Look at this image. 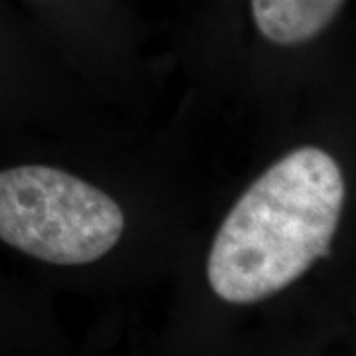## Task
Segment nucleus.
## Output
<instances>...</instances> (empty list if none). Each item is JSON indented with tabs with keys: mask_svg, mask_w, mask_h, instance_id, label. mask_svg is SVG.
<instances>
[{
	"mask_svg": "<svg viewBox=\"0 0 356 356\" xmlns=\"http://www.w3.org/2000/svg\"><path fill=\"white\" fill-rule=\"evenodd\" d=\"M125 216L113 198L51 166L0 172V240L54 266H86L109 254Z\"/></svg>",
	"mask_w": 356,
	"mask_h": 356,
	"instance_id": "2",
	"label": "nucleus"
},
{
	"mask_svg": "<svg viewBox=\"0 0 356 356\" xmlns=\"http://www.w3.org/2000/svg\"><path fill=\"white\" fill-rule=\"evenodd\" d=\"M344 0H252L255 26L275 44L315 38L341 10Z\"/></svg>",
	"mask_w": 356,
	"mask_h": 356,
	"instance_id": "3",
	"label": "nucleus"
},
{
	"mask_svg": "<svg viewBox=\"0 0 356 356\" xmlns=\"http://www.w3.org/2000/svg\"><path fill=\"white\" fill-rule=\"evenodd\" d=\"M341 166L318 147L285 154L245 191L218 229L208 281L232 305L283 291L331 252L344 206Z\"/></svg>",
	"mask_w": 356,
	"mask_h": 356,
	"instance_id": "1",
	"label": "nucleus"
}]
</instances>
